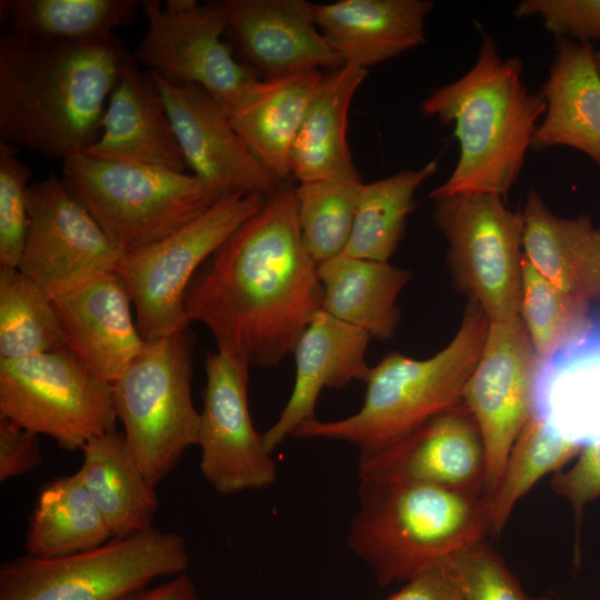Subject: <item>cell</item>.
<instances>
[{
    "mask_svg": "<svg viewBox=\"0 0 600 600\" xmlns=\"http://www.w3.org/2000/svg\"><path fill=\"white\" fill-rule=\"evenodd\" d=\"M182 536L152 527L78 553L12 558L0 567V600H121L160 577L186 573Z\"/></svg>",
    "mask_w": 600,
    "mask_h": 600,
    "instance_id": "ba28073f",
    "label": "cell"
},
{
    "mask_svg": "<svg viewBox=\"0 0 600 600\" xmlns=\"http://www.w3.org/2000/svg\"><path fill=\"white\" fill-rule=\"evenodd\" d=\"M68 350L90 371L113 383L146 340L132 317V301L114 271L53 296Z\"/></svg>",
    "mask_w": 600,
    "mask_h": 600,
    "instance_id": "ac0fdd59",
    "label": "cell"
},
{
    "mask_svg": "<svg viewBox=\"0 0 600 600\" xmlns=\"http://www.w3.org/2000/svg\"><path fill=\"white\" fill-rule=\"evenodd\" d=\"M28 213L18 269L51 297L114 271L123 256L62 179L31 184Z\"/></svg>",
    "mask_w": 600,
    "mask_h": 600,
    "instance_id": "5bb4252c",
    "label": "cell"
},
{
    "mask_svg": "<svg viewBox=\"0 0 600 600\" xmlns=\"http://www.w3.org/2000/svg\"><path fill=\"white\" fill-rule=\"evenodd\" d=\"M432 160L360 187L353 227L343 254L388 262L406 229L418 188L438 171Z\"/></svg>",
    "mask_w": 600,
    "mask_h": 600,
    "instance_id": "1f68e13d",
    "label": "cell"
},
{
    "mask_svg": "<svg viewBox=\"0 0 600 600\" xmlns=\"http://www.w3.org/2000/svg\"><path fill=\"white\" fill-rule=\"evenodd\" d=\"M148 27L134 51L138 64L176 84L204 89L231 116L261 93L264 80L239 63L222 41L229 17L222 2L143 0Z\"/></svg>",
    "mask_w": 600,
    "mask_h": 600,
    "instance_id": "30bf717a",
    "label": "cell"
},
{
    "mask_svg": "<svg viewBox=\"0 0 600 600\" xmlns=\"http://www.w3.org/2000/svg\"><path fill=\"white\" fill-rule=\"evenodd\" d=\"M184 306L190 322L211 332L217 350L249 367H274L293 353L322 310V288L289 180L201 266Z\"/></svg>",
    "mask_w": 600,
    "mask_h": 600,
    "instance_id": "6da1fadb",
    "label": "cell"
},
{
    "mask_svg": "<svg viewBox=\"0 0 600 600\" xmlns=\"http://www.w3.org/2000/svg\"><path fill=\"white\" fill-rule=\"evenodd\" d=\"M323 77L313 70L264 80L257 99L228 116L251 152L281 182L291 176L292 144Z\"/></svg>",
    "mask_w": 600,
    "mask_h": 600,
    "instance_id": "f1b7e54d",
    "label": "cell"
},
{
    "mask_svg": "<svg viewBox=\"0 0 600 600\" xmlns=\"http://www.w3.org/2000/svg\"><path fill=\"white\" fill-rule=\"evenodd\" d=\"M519 317L539 360L549 358L590 324V302L573 297L541 276L524 258Z\"/></svg>",
    "mask_w": 600,
    "mask_h": 600,
    "instance_id": "d590c367",
    "label": "cell"
},
{
    "mask_svg": "<svg viewBox=\"0 0 600 600\" xmlns=\"http://www.w3.org/2000/svg\"><path fill=\"white\" fill-rule=\"evenodd\" d=\"M368 70L343 64L326 74L294 138L290 172L299 183L360 176L347 141L353 96Z\"/></svg>",
    "mask_w": 600,
    "mask_h": 600,
    "instance_id": "484cf974",
    "label": "cell"
},
{
    "mask_svg": "<svg viewBox=\"0 0 600 600\" xmlns=\"http://www.w3.org/2000/svg\"><path fill=\"white\" fill-rule=\"evenodd\" d=\"M121 600H199V597L193 580L187 573H182L164 583L144 588Z\"/></svg>",
    "mask_w": 600,
    "mask_h": 600,
    "instance_id": "7bdbcfd3",
    "label": "cell"
},
{
    "mask_svg": "<svg viewBox=\"0 0 600 600\" xmlns=\"http://www.w3.org/2000/svg\"><path fill=\"white\" fill-rule=\"evenodd\" d=\"M533 417L581 447L600 442V317L549 358L539 360Z\"/></svg>",
    "mask_w": 600,
    "mask_h": 600,
    "instance_id": "603a6c76",
    "label": "cell"
},
{
    "mask_svg": "<svg viewBox=\"0 0 600 600\" xmlns=\"http://www.w3.org/2000/svg\"><path fill=\"white\" fill-rule=\"evenodd\" d=\"M446 563L463 600H551L528 596L484 539L454 552Z\"/></svg>",
    "mask_w": 600,
    "mask_h": 600,
    "instance_id": "8d00e7d4",
    "label": "cell"
},
{
    "mask_svg": "<svg viewBox=\"0 0 600 600\" xmlns=\"http://www.w3.org/2000/svg\"><path fill=\"white\" fill-rule=\"evenodd\" d=\"M30 169L0 142V268L17 269L28 232Z\"/></svg>",
    "mask_w": 600,
    "mask_h": 600,
    "instance_id": "74e56055",
    "label": "cell"
},
{
    "mask_svg": "<svg viewBox=\"0 0 600 600\" xmlns=\"http://www.w3.org/2000/svg\"><path fill=\"white\" fill-rule=\"evenodd\" d=\"M318 276L324 312L377 340L394 336L400 320L397 299L410 271L341 253L318 264Z\"/></svg>",
    "mask_w": 600,
    "mask_h": 600,
    "instance_id": "4316f807",
    "label": "cell"
},
{
    "mask_svg": "<svg viewBox=\"0 0 600 600\" xmlns=\"http://www.w3.org/2000/svg\"><path fill=\"white\" fill-rule=\"evenodd\" d=\"M358 477L486 494V454L478 424L461 402L380 450L360 456Z\"/></svg>",
    "mask_w": 600,
    "mask_h": 600,
    "instance_id": "2e32d148",
    "label": "cell"
},
{
    "mask_svg": "<svg viewBox=\"0 0 600 600\" xmlns=\"http://www.w3.org/2000/svg\"><path fill=\"white\" fill-rule=\"evenodd\" d=\"M137 0H1L4 30L57 41L91 42L112 38L113 30L132 22Z\"/></svg>",
    "mask_w": 600,
    "mask_h": 600,
    "instance_id": "4dcf8cb0",
    "label": "cell"
},
{
    "mask_svg": "<svg viewBox=\"0 0 600 600\" xmlns=\"http://www.w3.org/2000/svg\"><path fill=\"white\" fill-rule=\"evenodd\" d=\"M149 73L160 89L193 176L222 193L268 197L282 183L251 152L228 114L204 89L171 83Z\"/></svg>",
    "mask_w": 600,
    "mask_h": 600,
    "instance_id": "e0dca14e",
    "label": "cell"
},
{
    "mask_svg": "<svg viewBox=\"0 0 600 600\" xmlns=\"http://www.w3.org/2000/svg\"><path fill=\"white\" fill-rule=\"evenodd\" d=\"M541 92L547 109L531 148H573L600 167V73L591 43L559 39Z\"/></svg>",
    "mask_w": 600,
    "mask_h": 600,
    "instance_id": "cb8c5ba5",
    "label": "cell"
},
{
    "mask_svg": "<svg viewBox=\"0 0 600 600\" xmlns=\"http://www.w3.org/2000/svg\"><path fill=\"white\" fill-rule=\"evenodd\" d=\"M0 417L74 451L113 431L118 414L112 384L62 349L0 360Z\"/></svg>",
    "mask_w": 600,
    "mask_h": 600,
    "instance_id": "7c38bea8",
    "label": "cell"
},
{
    "mask_svg": "<svg viewBox=\"0 0 600 600\" xmlns=\"http://www.w3.org/2000/svg\"><path fill=\"white\" fill-rule=\"evenodd\" d=\"M581 448L532 417L513 443L498 484L484 494L490 533L499 534L516 503L542 477L559 472Z\"/></svg>",
    "mask_w": 600,
    "mask_h": 600,
    "instance_id": "836d02e7",
    "label": "cell"
},
{
    "mask_svg": "<svg viewBox=\"0 0 600 600\" xmlns=\"http://www.w3.org/2000/svg\"><path fill=\"white\" fill-rule=\"evenodd\" d=\"M193 346L189 328L146 341L112 383L126 443L154 486L197 444L200 412L191 393Z\"/></svg>",
    "mask_w": 600,
    "mask_h": 600,
    "instance_id": "52a82bcc",
    "label": "cell"
},
{
    "mask_svg": "<svg viewBox=\"0 0 600 600\" xmlns=\"http://www.w3.org/2000/svg\"><path fill=\"white\" fill-rule=\"evenodd\" d=\"M430 0H339L314 3V21L343 64L364 70L426 41Z\"/></svg>",
    "mask_w": 600,
    "mask_h": 600,
    "instance_id": "7402d4cb",
    "label": "cell"
},
{
    "mask_svg": "<svg viewBox=\"0 0 600 600\" xmlns=\"http://www.w3.org/2000/svg\"><path fill=\"white\" fill-rule=\"evenodd\" d=\"M112 538L76 472L40 487L23 547L27 554L57 558L97 548Z\"/></svg>",
    "mask_w": 600,
    "mask_h": 600,
    "instance_id": "f546056e",
    "label": "cell"
},
{
    "mask_svg": "<svg viewBox=\"0 0 600 600\" xmlns=\"http://www.w3.org/2000/svg\"><path fill=\"white\" fill-rule=\"evenodd\" d=\"M42 461L39 434L0 417V481L26 474Z\"/></svg>",
    "mask_w": 600,
    "mask_h": 600,
    "instance_id": "60d3db41",
    "label": "cell"
},
{
    "mask_svg": "<svg viewBox=\"0 0 600 600\" xmlns=\"http://www.w3.org/2000/svg\"><path fill=\"white\" fill-rule=\"evenodd\" d=\"M522 251L552 284L581 300H600V227L581 214L556 216L534 189L523 210Z\"/></svg>",
    "mask_w": 600,
    "mask_h": 600,
    "instance_id": "d4e9b609",
    "label": "cell"
},
{
    "mask_svg": "<svg viewBox=\"0 0 600 600\" xmlns=\"http://www.w3.org/2000/svg\"><path fill=\"white\" fill-rule=\"evenodd\" d=\"M62 161L63 182L122 254L166 238L226 194L192 173L82 150Z\"/></svg>",
    "mask_w": 600,
    "mask_h": 600,
    "instance_id": "8992f818",
    "label": "cell"
},
{
    "mask_svg": "<svg viewBox=\"0 0 600 600\" xmlns=\"http://www.w3.org/2000/svg\"><path fill=\"white\" fill-rule=\"evenodd\" d=\"M551 488L580 516L587 502L600 497V442L583 446L577 462L568 471L553 476Z\"/></svg>",
    "mask_w": 600,
    "mask_h": 600,
    "instance_id": "ab89813d",
    "label": "cell"
},
{
    "mask_svg": "<svg viewBox=\"0 0 600 600\" xmlns=\"http://www.w3.org/2000/svg\"><path fill=\"white\" fill-rule=\"evenodd\" d=\"M266 199L260 193H226L171 234L121 257L114 272L128 290L146 341L189 328L184 298L192 278Z\"/></svg>",
    "mask_w": 600,
    "mask_h": 600,
    "instance_id": "9c48e42d",
    "label": "cell"
},
{
    "mask_svg": "<svg viewBox=\"0 0 600 600\" xmlns=\"http://www.w3.org/2000/svg\"><path fill=\"white\" fill-rule=\"evenodd\" d=\"M68 349L52 297L18 268H0V360Z\"/></svg>",
    "mask_w": 600,
    "mask_h": 600,
    "instance_id": "d6a6232c",
    "label": "cell"
},
{
    "mask_svg": "<svg viewBox=\"0 0 600 600\" xmlns=\"http://www.w3.org/2000/svg\"><path fill=\"white\" fill-rule=\"evenodd\" d=\"M433 220L448 241L447 260L456 286L489 322L519 317L522 293L521 212L491 193L437 197Z\"/></svg>",
    "mask_w": 600,
    "mask_h": 600,
    "instance_id": "8fae6325",
    "label": "cell"
},
{
    "mask_svg": "<svg viewBox=\"0 0 600 600\" xmlns=\"http://www.w3.org/2000/svg\"><path fill=\"white\" fill-rule=\"evenodd\" d=\"M370 334L320 310L300 337L293 351L296 379L292 392L276 422L262 433L272 453L303 423L316 419V406L324 388H343L366 381Z\"/></svg>",
    "mask_w": 600,
    "mask_h": 600,
    "instance_id": "44dd1931",
    "label": "cell"
},
{
    "mask_svg": "<svg viewBox=\"0 0 600 600\" xmlns=\"http://www.w3.org/2000/svg\"><path fill=\"white\" fill-rule=\"evenodd\" d=\"M522 70L519 58H502L483 33L471 69L422 101L421 112L453 124L459 142L457 164L431 199L462 192L508 197L547 109L542 92L527 88Z\"/></svg>",
    "mask_w": 600,
    "mask_h": 600,
    "instance_id": "3957f363",
    "label": "cell"
},
{
    "mask_svg": "<svg viewBox=\"0 0 600 600\" xmlns=\"http://www.w3.org/2000/svg\"><path fill=\"white\" fill-rule=\"evenodd\" d=\"M82 151L178 172L188 168L159 87L128 51L108 100L101 134Z\"/></svg>",
    "mask_w": 600,
    "mask_h": 600,
    "instance_id": "ffe728a7",
    "label": "cell"
},
{
    "mask_svg": "<svg viewBox=\"0 0 600 600\" xmlns=\"http://www.w3.org/2000/svg\"><path fill=\"white\" fill-rule=\"evenodd\" d=\"M514 14L540 17L558 40H600V0H523Z\"/></svg>",
    "mask_w": 600,
    "mask_h": 600,
    "instance_id": "f35d334b",
    "label": "cell"
},
{
    "mask_svg": "<svg viewBox=\"0 0 600 600\" xmlns=\"http://www.w3.org/2000/svg\"><path fill=\"white\" fill-rule=\"evenodd\" d=\"M383 600H463L446 559L419 571Z\"/></svg>",
    "mask_w": 600,
    "mask_h": 600,
    "instance_id": "b9f144b4",
    "label": "cell"
},
{
    "mask_svg": "<svg viewBox=\"0 0 600 600\" xmlns=\"http://www.w3.org/2000/svg\"><path fill=\"white\" fill-rule=\"evenodd\" d=\"M349 549L386 587L483 540L490 533L484 494L419 482L360 480Z\"/></svg>",
    "mask_w": 600,
    "mask_h": 600,
    "instance_id": "277c9868",
    "label": "cell"
},
{
    "mask_svg": "<svg viewBox=\"0 0 600 600\" xmlns=\"http://www.w3.org/2000/svg\"><path fill=\"white\" fill-rule=\"evenodd\" d=\"M127 49L91 42L0 37L1 141L62 159L98 140Z\"/></svg>",
    "mask_w": 600,
    "mask_h": 600,
    "instance_id": "7a4b0ae2",
    "label": "cell"
},
{
    "mask_svg": "<svg viewBox=\"0 0 600 600\" xmlns=\"http://www.w3.org/2000/svg\"><path fill=\"white\" fill-rule=\"evenodd\" d=\"M229 29L250 63L272 80L343 66L314 21L306 0H224Z\"/></svg>",
    "mask_w": 600,
    "mask_h": 600,
    "instance_id": "d6986e66",
    "label": "cell"
},
{
    "mask_svg": "<svg viewBox=\"0 0 600 600\" xmlns=\"http://www.w3.org/2000/svg\"><path fill=\"white\" fill-rule=\"evenodd\" d=\"M362 183L358 176L303 182L296 187L302 241L317 264L343 253Z\"/></svg>",
    "mask_w": 600,
    "mask_h": 600,
    "instance_id": "e575fe53",
    "label": "cell"
},
{
    "mask_svg": "<svg viewBox=\"0 0 600 600\" xmlns=\"http://www.w3.org/2000/svg\"><path fill=\"white\" fill-rule=\"evenodd\" d=\"M489 320L469 300L453 339L428 359L397 351L371 367L364 400L356 413L334 421L317 418L303 423L294 437L328 439L356 446L369 454L399 440L438 414L463 402L466 384L481 356Z\"/></svg>",
    "mask_w": 600,
    "mask_h": 600,
    "instance_id": "5b68a950",
    "label": "cell"
},
{
    "mask_svg": "<svg viewBox=\"0 0 600 600\" xmlns=\"http://www.w3.org/2000/svg\"><path fill=\"white\" fill-rule=\"evenodd\" d=\"M78 473L113 538L152 528L158 509L152 484L114 430L88 441L81 449Z\"/></svg>",
    "mask_w": 600,
    "mask_h": 600,
    "instance_id": "83f0119b",
    "label": "cell"
},
{
    "mask_svg": "<svg viewBox=\"0 0 600 600\" xmlns=\"http://www.w3.org/2000/svg\"><path fill=\"white\" fill-rule=\"evenodd\" d=\"M594 62H596V66H597V69L600 73V50L598 51H594Z\"/></svg>",
    "mask_w": 600,
    "mask_h": 600,
    "instance_id": "ee69618b",
    "label": "cell"
},
{
    "mask_svg": "<svg viewBox=\"0 0 600 600\" xmlns=\"http://www.w3.org/2000/svg\"><path fill=\"white\" fill-rule=\"evenodd\" d=\"M538 362L520 317L490 322L463 392L484 447L486 494L498 484L513 443L533 417Z\"/></svg>",
    "mask_w": 600,
    "mask_h": 600,
    "instance_id": "9a60e30c",
    "label": "cell"
},
{
    "mask_svg": "<svg viewBox=\"0 0 600 600\" xmlns=\"http://www.w3.org/2000/svg\"><path fill=\"white\" fill-rule=\"evenodd\" d=\"M197 446L200 471L220 494L260 490L277 481L278 469L248 404L249 366L219 350L206 354Z\"/></svg>",
    "mask_w": 600,
    "mask_h": 600,
    "instance_id": "4fadbf2b",
    "label": "cell"
}]
</instances>
